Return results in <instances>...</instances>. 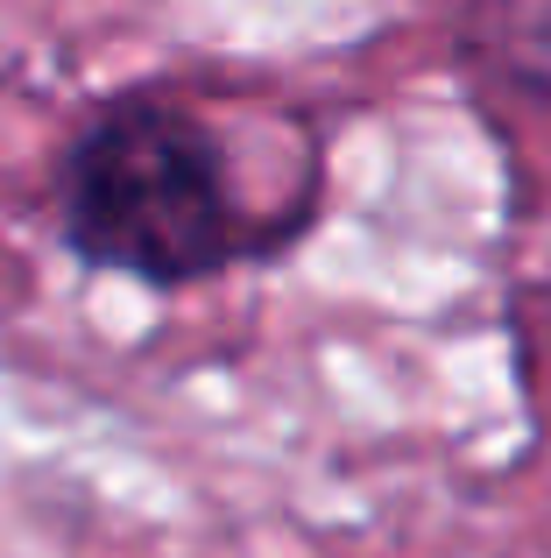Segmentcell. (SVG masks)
Here are the masks:
<instances>
[{"instance_id":"obj_1","label":"cell","mask_w":551,"mask_h":558,"mask_svg":"<svg viewBox=\"0 0 551 558\" xmlns=\"http://www.w3.org/2000/svg\"><path fill=\"white\" fill-rule=\"evenodd\" d=\"M57 227L71 255L135 283H206L290 241L241 178V156L170 93L107 99L57 163Z\"/></svg>"},{"instance_id":"obj_2","label":"cell","mask_w":551,"mask_h":558,"mask_svg":"<svg viewBox=\"0 0 551 558\" xmlns=\"http://www.w3.org/2000/svg\"><path fill=\"white\" fill-rule=\"evenodd\" d=\"M467 50L502 85L551 107V0H467Z\"/></svg>"}]
</instances>
